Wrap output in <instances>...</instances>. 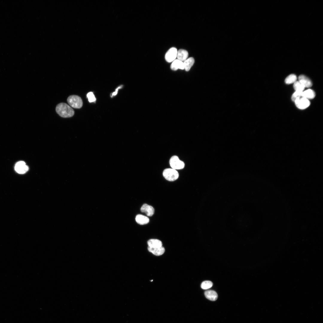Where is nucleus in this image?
Segmentation results:
<instances>
[{
  "instance_id": "nucleus-1",
  "label": "nucleus",
  "mask_w": 323,
  "mask_h": 323,
  "mask_svg": "<svg viewBox=\"0 0 323 323\" xmlns=\"http://www.w3.org/2000/svg\"><path fill=\"white\" fill-rule=\"evenodd\" d=\"M56 110L60 116L63 118L71 117L74 113V110L71 107L63 103H60L57 106Z\"/></svg>"
},
{
  "instance_id": "nucleus-2",
  "label": "nucleus",
  "mask_w": 323,
  "mask_h": 323,
  "mask_svg": "<svg viewBox=\"0 0 323 323\" xmlns=\"http://www.w3.org/2000/svg\"><path fill=\"white\" fill-rule=\"evenodd\" d=\"M67 101L68 104L72 107L76 109L81 108L83 104L81 98L76 95H71L68 97Z\"/></svg>"
},
{
  "instance_id": "nucleus-3",
  "label": "nucleus",
  "mask_w": 323,
  "mask_h": 323,
  "mask_svg": "<svg viewBox=\"0 0 323 323\" xmlns=\"http://www.w3.org/2000/svg\"><path fill=\"white\" fill-rule=\"evenodd\" d=\"M163 175L164 178L170 181H173L178 178L179 174L178 172L173 168H167L163 171Z\"/></svg>"
},
{
  "instance_id": "nucleus-4",
  "label": "nucleus",
  "mask_w": 323,
  "mask_h": 323,
  "mask_svg": "<svg viewBox=\"0 0 323 323\" xmlns=\"http://www.w3.org/2000/svg\"><path fill=\"white\" fill-rule=\"evenodd\" d=\"M169 163L172 168L176 170L182 169L185 167L184 163L176 156H173L171 158Z\"/></svg>"
},
{
  "instance_id": "nucleus-5",
  "label": "nucleus",
  "mask_w": 323,
  "mask_h": 323,
  "mask_svg": "<svg viewBox=\"0 0 323 323\" xmlns=\"http://www.w3.org/2000/svg\"><path fill=\"white\" fill-rule=\"evenodd\" d=\"M177 49L175 47L170 48L165 54L166 60L168 63L173 62L177 57Z\"/></svg>"
},
{
  "instance_id": "nucleus-6",
  "label": "nucleus",
  "mask_w": 323,
  "mask_h": 323,
  "mask_svg": "<svg viewBox=\"0 0 323 323\" xmlns=\"http://www.w3.org/2000/svg\"><path fill=\"white\" fill-rule=\"evenodd\" d=\"M294 102L297 108L300 109L307 108L310 104L309 100L302 97L297 100Z\"/></svg>"
},
{
  "instance_id": "nucleus-7",
  "label": "nucleus",
  "mask_w": 323,
  "mask_h": 323,
  "mask_svg": "<svg viewBox=\"0 0 323 323\" xmlns=\"http://www.w3.org/2000/svg\"><path fill=\"white\" fill-rule=\"evenodd\" d=\"M15 169L16 171L19 174H24L29 169V167L25 162L20 161L17 162L15 165Z\"/></svg>"
},
{
  "instance_id": "nucleus-8",
  "label": "nucleus",
  "mask_w": 323,
  "mask_h": 323,
  "mask_svg": "<svg viewBox=\"0 0 323 323\" xmlns=\"http://www.w3.org/2000/svg\"><path fill=\"white\" fill-rule=\"evenodd\" d=\"M141 211L145 213L148 216H151L154 214V209L153 208L146 204H143L141 208Z\"/></svg>"
},
{
  "instance_id": "nucleus-9",
  "label": "nucleus",
  "mask_w": 323,
  "mask_h": 323,
  "mask_svg": "<svg viewBox=\"0 0 323 323\" xmlns=\"http://www.w3.org/2000/svg\"><path fill=\"white\" fill-rule=\"evenodd\" d=\"M298 81L304 86L305 88H309L312 85L311 80L307 77L304 75H300L298 78Z\"/></svg>"
},
{
  "instance_id": "nucleus-10",
  "label": "nucleus",
  "mask_w": 323,
  "mask_h": 323,
  "mask_svg": "<svg viewBox=\"0 0 323 323\" xmlns=\"http://www.w3.org/2000/svg\"><path fill=\"white\" fill-rule=\"evenodd\" d=\"M170 68L174 71H176L178 69H184V67L183 62L178 59L175 60L171 64Z\"/></svg>"
},
{
  "instance_id": "nucleus-11",
  "label": "nucleus",
  "mask_w": 323,
  "mask_h": 323,
  "mask_svg": "<svg viewBox=\"0 0 323 323\" xmlns=\"http://www.w3.org/2000/svg\"><path fill=\"white\" fill-rule=\"evenodd\" d=\"M206 298L211 301H215L217 298L218 295L217 293L214 290H208L205 291L204 293Z\"/></svg>"
},
{
  "instance_id": "nucleus-12",
  "label": "nucleus",
  "mask_w": 323,
  "mask_h": 323,
  "mask_svg": "<svg viewBox=\"0 0 323 323\" xmlns=\"http://www.w3.org/2000/svg\"><path fill=\"white\" fill-rule=\"evenodd\" d=\"M148 249L149 252L156 256L162 255L165 252V249L162 246L159 248H152L148 246Z\"/></svg>"
},
{
  "instance_id": "nucleus-13",
  "label": "nucleus",
  "mask_w": 323,
  "mask_h": 323,
  "mask_svg": "<svg viewBox=\"0 0 323 323\" xmlns=\"http://www.w3.org/2000/svg\"><path fill=\"white\" fill-rule=\"evenodd\" d=\"M135 219L137 223L140 225L146 224L149 222V219L147 217L141 214L137 215Z\"/></svg>"
},
{
  "instance_id": "nucleus-14",
  "label": "nucleus",
  "mask_w": 323,
  "mask_h": 323,
  "mask_svg": "<svg viewBox=\"0 0 323 323\" xmlns=\"http://www.w3.org/2000/svg\"><path fill=\"white\" fill-rule=\"evenodd\" d=\"M188 54V52L186 50L180 49L177 51V57L178 60L182 62L187 59Z\"/></svg>"
},
{
  "instance_id": "nucleus-15",
  "label": "nucleus",
  "mask_w": 323,
  "mask_h": 323,
  "mask_svg": "<svg viewBox=\"0 0 323 323\" xmlns=\"http://www.w3.org/2000/svg\"><path fill=\"white\" fill-rule=\"evenodd\" d=\"M148 246L152 248H159L162 246V242L156 239H151L147 242Z\"/></svg>"
},
{
  "instance_id": "nucleus-16",
  "label": "nucleus",
  "mask_w": 323,
  "mask_h": 323,
  "mask_svg": "<svg viewBox=\"0 0 323 323\" xmlns=\"http://www.w3.org/2000/svg\"><path fill=\"white\" fill-rule=\"evenodd\" d=\"M194 59L192 57H190L186 60L183 62L184 69L186 71H188L190 70L191 67L194 63Z\"/></svg>"
},
{
  "instance_id": "nucleus-17",
  "label": "nucleus",
  "mask_w": 323,
  "mask_h": 323,
  "mask_svg": "<svg viewBox=\"0 0 323 323\" xmlns=\"http://www.w3.org/2000/svg\"><path fill=\"white\" fill-rule=\"evenodd\" d=\"M315 96V93L312 90L308 89L304 91H303L302 93V97L309 99L313 98Z\"/></svg>"
},
{
  "instance_id": "nucleus-18",
  "label": "nucleus",
  "mask_w": 323,
  "mask_h": 323,
  "mask_svg": "<svg viewBox=\"0 0 323 323\" xmlns=\"http://www.w3.org/2000/svg\"><path fill=\"white\" fill-rule=\"evenodd\" d=\"M297 77L294 74H292L288 76L285 79V82L286 84H290L294 83L296 81Z\"/></svg>"
},
{
  "instance_id": "nucleus-19",
  "label": "nucleus",
  "mask_w": 323,
  "mask_h": 323,
  "mask_svg": "<svg viewBox=\"0 0 323 323\" xmlns=\"http://www.w3.org/2000/svg\"><path fill=\"white\" fill-rule=\"evenodd\" d=\"M293 87L295 91H303L304 86L299 81H296L293 84Z\"/></svg>"
},
{
  "instance_id": "nucleus-20",
  "label": "nucleus",
  "mask_w": 323,
  "mask_h": 323,
  "mask_svg": "<svg viewBox=\"0 0 323 323\" xmlns=\"http://www.w3.org/2000/svg\"><path fill=\"white\" fill-rule=\"evenodd\" d=\"M212 282L209 281H203L201 285V288L204 290H207L211 288L213 286Z\"/></svg>"
},
{
  "instance_id": "nucleus-21",
  "label": "nucleus",
  "mask_w": 323,
  "mask_h": 323,
  "mask_svg": "<svg viewBox=\"0 0 323 323\" xmlns=\"http://www.w3.org/2000/svg\"><path fill=\"white\" fill-rule=\"evenodd\" d=\"M303 92L295 91L292 96L291 98L292 100L295 102L297 100L302 97Z\"/></svg>"
},
{
  "instance_id": "nucleus-22",
  "label": "nucleus",
  "mask_w": 323,
  "mask_h": 323,
  "mask_svg": "<svg viewBox=\"0 0 323 323\" xmlns=\"http://www.w3.org/2000/svg\"><path fill=\"white\" fill-rule=\"evenodd\" d=\"M87 97L90 103L95 102L96 101V98L92 92L88 93L87 95Z\"/></svg>"
},
{
  "instance_id": "nucleus-23",
  "label": "nucleus",
  "mask_w": 323,
  "mask_h": 323,
  "mask_svg": "<svg viewBox=\"0 0 323 323\" xmlns=\"http://www.w3.org/2000/svg\"><path fill=\"white\" fill-rule=\"evenodd\" d=\"M122 86H120L118 88H117L116 89L115 91V92H113L112 94V95H111V97H112L113 96H114L116 95H117V93H118V89H120L121 88H122Z\"/></svg>"
}]
</instances>
